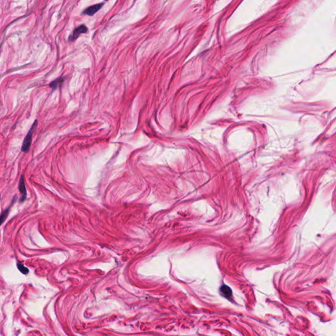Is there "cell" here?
<instances>
[{"instance_id":"obj_1","label":"cell","mask_w":336,"mask_h":336,"mask_svg":"<svg viewBox=\"0 0 336 336\" xmlns=\"http://www.w3.org/2000/svg\"><path fill=\"white\" fill-rule=\"evenodd\" d=\"M37 125H38V121L35 120V122H33V124L31 126L28 134L26 135V136L25 137V138L24 139V141L23 143V146H22V148H21V150H22L23 152H28L29 151V150L30 149V146H31V144H32V139L33 133V132H34L35 129H36V127H37Z\"/></svg>"},{"instance_id":"obj_2","label":"cell","mask_w":336,"mask_h":336,"mask_svg":"<svg viewBox=\"0 0 336 336\" xmlns=\"http://www.w3.org/2000/svg\"><path fill=\"white\" fill-rule=\"evenodd\" d=\"M87 32V28L85 25H81L79 27L76 28L73 31V33L69 37V41L72 42L75 41V40L82 34V33H86Z\"/></svg>"},{"instance_id":"obj_3","label":"cell","mask_w":336,"mask_h":336,"mask_svg":"<svg viewBox=\"0 0 336 336\" xmlns=\"http://www.w3.org/2000/svg\"><path fill=\"white\" fill-rule=\"evenodd\" d=\"M103 5V3H99V4L90 6L89 7V8H87L85 10H84V14L88 15V16H93L95 15L96 13H97L100 9H101Z\"/></svg>"},{"instance_id":"obj_4","label":"cell","mask_w":336,"mask_h":336,"mask_svg":"<svg viewBox=\"0 0 336 336\" xmlns=\"http://www.w3.org/2000/svg\"><path fill=\"white\" fill-rule=\"evenodd\" d=\"M18 189L22 195L21 198V201H24L26 198V186L24 184L23 176H22L21 178H20L19 183H18Z\"/></svg>"},{"instance_id":"obj_5","label":"cell","mask_w":336,"mask_h":336,"mask_svg":"<svg viewBox=\"0 0 336 336\" xmlns=\"http://www.w3.org/2000/svg\"><path fill=\"white\" fill-rule=\"evenodd\" d=\"M220 292L223 297L227 299H230L232 297V293L231 289L226 285H223L220 288Z\"/></svg>"},{"instance_id":"obj_6","label":"cell","mask_w":336,"mask_h":336,"mask_svg":"<svg viewBox=\"0 0 336 336\" xmlns=\"http://www.w3.org/2000/svg\"><path fill=\"white\" fill-rule=\"evenodd\" d=\"M64 79L63 77H60V78H57L56 79L53 80V82H51L49 84V87H50V88H51L53 91H54V90L57 89L59 86H61V85L63 84V83L64 82Z\"/></svg>"},{"instance_id":"obj_7","label":"cell","mask_w":336,"mask_h":336,"mask_svg":"<svg viewBox=\"0 0 336 336\" xmlns=\"http://www.w3.org/2000/svg\"><path fill=\"white\" fill-rule=\"evenodd\" d=\"M17 267H18V269L24 274H28L29 272L28 268L27 267H26L25 266H24L21 263H17Z\"/></svg>"},{"instance_id":"obj_8","label":"cell","mask_w":336,"mask_h":336,"mask_svg":"<svg viewBox=\"0 0 336 336\" xmlns=\"http://www.w3.org/2000/svg\"><path fill=\"white\" fill-rule=\"evenodd\" d=\"M11 206H10L8 209H6L1 215V222L2 223H3L4 222V221L6 219V218L8 217V216L9 213V211H10V208H11Z\"/></svg>"}]
</instances>
